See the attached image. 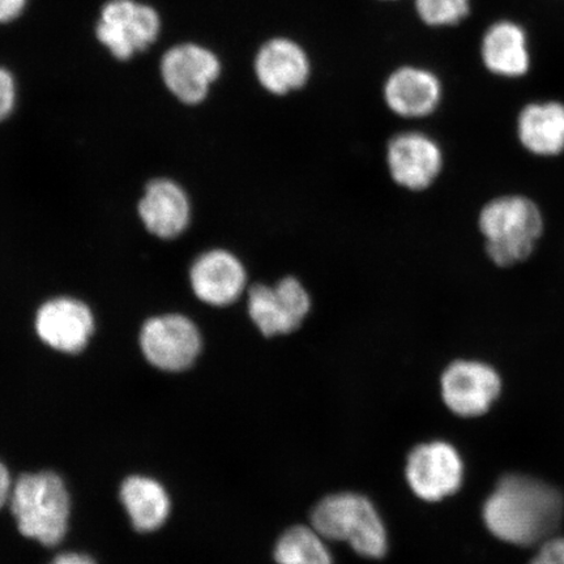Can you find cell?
<instances>
[{
    "label": "cell",
    "mask_w": 564,
    "mask_h": 564,
    "mask_svg": "<svg viewBox=\"0 0 564 564\" xmlns=\"http://www.w3.org/2000/svg\"><path fill=\"white\" fill-rule=\"evenodd\" d=\"M560 490L540 479L509 475L500 479L484 506V520L499 540L518 546L544 544L562 523Z\"/></svg>",
    "instance_id": "1"
},
{
    "label": "cell",
    "mask_w": 564,
    "mask_h": 564,
    "mask_svg": "<svg viewBox=\"0 0 564 564\" xmlns=\"http://www.w3.org/2000/svg\"><path fill=\"white\" fill-rule=\"evenodd\" d=\"M489 259L499 268L527 262L545 231V217L531 197L510 194L494 197L478 217Z\"/></svg>",
    "instance_id": "2"
},
{
    "label": "cell",
    "mask_w": 564,
    "mask_h": 564,
    "mask_svg": "<svg viewBox=\"0 0 564 564\" xmlns=\"http://www.w3.org/2000/svg\"><path fill=\"white\" fill-rule=\"evenodd\" d=\"M10 500L19 531L25 538L46 546L58 545L65 538L69 497L61 477L52 471L21 476Z\"/></svg>",
    "instance_id": "3"
},
{
    "label": "cell",
    "mask_w": 564,
    "mask_h": 564,
    "mask_svg": "<svg viewBox=\"0 0 564 564\" xmlns=\"http://www.w3.org/2000/svg\"><path fill=\"white\" fill-rule=\"evenodd\" d=\"M313 528L323 539L347 541L366 558H382L387 533L382 519L369 499L341 492L323 499L312 514Z\"/></svg>",
    "instance_id": "4"
},
{
    "label": "cell",
    "mask_w": 564,
    "mask_h": 564,
    "mask_svg": "<svg viewBox=\"0 0 564 564\" xmlns=\"http://www.w3.org/2000/svg\"><path fill=\"white\" fill-rule=\"evenodd\" d=\"M161 20L156 10L135 0H110L96 26L98 41L119 61H129L158 40Z\"/></svg>",
    "instance_id": "5"
},
{
    "label": "cell",
    "mask_w": 564,
    "mask_h": 564,
    "mask_svg": "<svg viewBox=\"0 0 564 564\" xmlns=\"http://www.w3.org/2000/svg\"><path fill=\"white\" fill-rule=\"evenodd\" d=\"M247 308L251 321L264 336L288 335L301 327L312 308V299L297 279L285 278L273 286L253 285Z\"/></svg>",
    "instance_id": "6"
},
{
    "label": "cell",
    "mask_w": 564,
    "mask_h": 564,
    "mask_svg": "<svg viewBox=\"0 0 564 564\" xmlns=\"http://www.w3.org/2000/svg\"><path fill=\"white\" fill-rule=\"evenodd\" d=\"M140 347L154 368L182 371L199 356L202 336L188 317L162 315L145 322L140 333Z\"/></svg>",
    "instance_id": "7"
},
{
    "label": "cell",
    "mask_w": 564,
    "mask_h": 564,
    "mask_svg": "<svg viewBox=\"0 0 564 564\" xmlns=\"http://www.w3.org/2000/svg\"><path fill=\"white\" fill-rule=\"evenodd\" d=\"M220 75L221 61L206 46L176 45L161 59L162 80L183 104L199 105L206 100L212 84Z\"/></svg>",
    "instance_id": "8"
},
{
    "label": "cell",
    "mask_w": 564,
    "mask_h": 564,
    "mask_svg": "<svg viewBox=\"0 0 564 564\" xmlns=\"http://www.w3.org/2000/svg\"><path fill=\"white\" fill-rule=\"evenodd\" d=\"M406 478L415 496L427 502H438L460 489L462 457L448 443L422 444L409 455Z\"/></svg>",
    "instance_id": "9"
},
{
    "label": "cell",
    "mask_w": 564,
    "mask_h": 564,
    "mask_svg": "<svg viewBox=\"0 0 564 564\" xmlns=\"http://www.w3.org/2000/svg\"><path fill=\"white\" fill-rule=\"evenodd\" d=\"M312 69L306 48L284 35L267 40L253 59L260 87L274 96H286L305 87Z\"/></svg>",
    "instance_id": "10"
},
{
    "label": "cell",
    "mask_w": 564,
    "mask_h": 564,
    "mask_svg": "<svg viewBox=\"0 0 564 564\" xmlns=\"http://www.w3.org/2000/svg\"><path fill=\"white\" fill-rule=\"evenodd\" d=\"M500 390L498 372L478 361L451 364L442 377L444 403L462 417H478L488 412Z\"/></svg>",
    "instance_id": "11"
},
{
    "label": "cell",
    "mask_w": 564,
    "mask_h": 564,
    "mask_svg": "<svg viewBox=\"0 0 564 564\" xmlns=\"http://www.w3.org/2000/svg\"><path fill=\"white\" fill-rule=\"evenodd\" d=\"M387 164L392 180L401 187L420 192L433 185L443 167V153L436 141L422 132H404L391 139Z\"/></svg>",
    "instance_id": "12"
},
{
    "label": "cell",
    "mask_w": 564,
    "mask_h": 564,
    "mask_svg": "<svg viewBox=\"0 0 564 564\" xmlns=\"http://www.w3.org/2000/svg\"><path fill=\"white\" fill-rule=\"evenodd\" d=\"M35 333L48 347L76 355L95 333V317L86 303L68 297L47 301L35 315Z\"/></svg>",
    "instance_id": "13"
},
{
    "label": "cell",
    "mask_w": 564,
    "mask_h": 564,
    "mask_svg": "<svg viewBox=\"0 0 564 564\" xmlns=\"http://www.w3.org/2000/svg\"><path fill=\"white\" fill-rule=\"evenodd\" d=\"M189 282L197 299L207 305L224 307L235 303L245 292L247 273L235 253L210 250L195 260Z\"/></svg>",
    "instance_id": "14"
},
{
    "label": "cell",
    "mask_w": 564,
    "mask_h": 564,
    "mask_svg": "<svg viewBox=\"0 0 564 564\" xmlns=\"http://www.w3.org/2000/svg\"><path fill=\"white\" fill-rule=\"evenodd\" d=\"M384 101L394 115L422 118L433 115L442 101V82L432 69L401 66L388 76Z\"/></svg>",
    "instance_id": "15"
},
{
    "label": "cell",
    "mask_w": 564,
    "mask_h": 564,
    "mask_svg": "<svg viewBox=\"0 0 564 564\" xmlns=\"http://www.w3.org/2000/svg\"><path fill=\"white\" fill-rule=\"evenodd\" d=\"M481 61L490 74L503 79H520L532 67L531 48L523 25L512 20H499L485 31Z\"/></svg>",
    "instance_id": "16"
},
{
    "label": "cell",
    "mask_w": 564,
    "mask_h": 564,
    "mask_svg": "<svg viewBox=\"0 0 564 564\" xmlns=\"http://www.w3.org/2000/svg\"><path fill=\"white\" fill-rule=\"evenodd\" d=\"M139 215L148 231L162 239L182 235L192 218L188 196L171 180H154L139 203Z\"/></svg>",
    "instance_id": "17"
},
{
    "label": "cell",
    "mask_w": 564,
    "mask_h": 564,
    "mask_svg": "<svg viewBox=\"0 0 564 564\" xmlns=\"http://www.w3.org/2000/svg\"><path fill=\"white\" fill-rule=\"evenodd\" d=\"M517 137L528 153L558 158L564 153V102L534 101L520 110Z\"/></svg>",
    "instance_id": "18"
},
{
    "label": "cell",
    "mask_w": 564,
    "mask_h": 564,
    "mask_svg": "<svg viewBox=\"0 0 564 564\" xmlns=\"http://www.w3.org/2000/svg\"><path fill=\"white\" fill-rule=\"evenodd\" d=\"M121 500L139 532L156 531L165 523L171 511V500L165 489L147 477L127 478L121 488Z\"/></svg>",
    "instance_id": "19"
},
{
    "label": "cell",
    "mask_w": 564,
    "mask_h": 564,
    "mask_svg": "<svg viewBox=\"0 0 564 564\" xmlns=\"http://www.w3.org/2000/svg\"><path fill=\"white\" fill-rule=\"evenodd\" d=\"M323 540L314 528L289 529L278 542L274 560L279 564H333Z\"/></svg>",
    "instance_id": "20"
},
{
    "label": "cell",
    "mask_w": 564,
    "mask_h": 564,
    "mask_svg": "<svg viewBox=\"0 0 564 564\" xmlns=\"http://www.w3.org/2000/svg\"><path fill=\"white\" fill-rule=\"evenodd\" d=\"M414 10L430 28L455 26L469 17L471 0H413Z\"/></svg>",
    "instance_id": "21"
},
{
    "label": "cell",
    "mask_w": 564,
    "mask_h": 564,
    "mask_svg": "<svg viewBox=\"0 0 564 564\" xmlns=\"http://www.w3.org/2000/svg\"><path fill=\"white\" fill-rule=\"evenodd\" d=\"M17 102V84L9 70L0 67V122L9 118Z\"/></svg>",
    "instance_id": "22"
},
{
    "label": "cell",
    "mask_w": 564,
    "mask_h": 564,
    "mask_svg": "<svg viewBox=\"0 0 564 564\" xmlns=\"http://www.w3.org/2000/svg\"><path fill=\"white\" fill-rule=\"evenodd\" d=\"M531 564H564V539H549Z\"/></svg>",
    "instance_id": "23"
},
{
    "label": "cell",
    "mask_w": 564,
    "mask_h": 564,
    "mask_svg": "<svg viewBox=\"0 0 564 564\" xmlns=\"http://www.w3.org/2000/svg\"><path fill=\"white\" fill-rule=\"evenodd\" d=\"M26 0H0V23H10L24 11Z\"/></svg>",
    "instance_id": "24"
},
{
    "label": "cell",
    "mask_w": 564,
    "mask_h": 564,
    "mask_svg": "<svg viewBox=\"0 0 564 564\" xmlns=\"http://www.w3.org/2000/svg\"><path fill=\"white\" fill-rule=\"evenodd\" d=\"M12 482L9 470L0 463V509L11 498Z\"/></svg>",
    "instance_id": "25"
},
{
    "label": "cell",
    "mask_w": 564,
    "mask_h": 564,
    "mask_svg": "<svg viewBox=\"0 0 564 564\" xmlns=\"http://www.w3.org/2000/svg\"><path fill=\"white\" fill-rule=\"evenodd\" d=\"M52 564H96L88 555L77 553H66L56 556Z\"/></svg>",
    "instance_id": "26"
},
{
    "label": "cell",
    "mask_w": 564,
    "mask_h": 564,
    "mask_svg": "<svg viewBox=\"0 0 564 564\" xmlns=\"http://www.w3.org/2000/svg\"><path fill=\"white\" fill-rule=\"evenodd\" d=\"M380 2H398V0H380Z\"/></svg>",
    "instance_id": "27"
}]
</instances>
